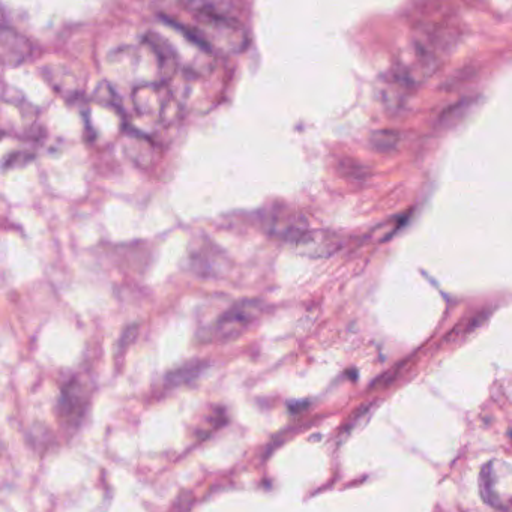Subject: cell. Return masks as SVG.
<instances>
[{"label": "cell", "mask_w": 512, "mask_h": 512, "mask_svg": "<svg viewBox=\"0 0 512 512\" xmlns=\"http://www.w3.org/2000/svg\"><path fill=\"white\" fill-rule=\"evenodd\" d=\"M191 10L196 13V26L188 31L197 38L209 52L218 55H232L244 52L248 44L247 32L241 23L226 14L218 13L209 2H193Z\"/></svg>", "instance_id": "obj_1"}, {"label": "cell", "mask_w": 512, "mask_h": 512, "mask_svg": "<svg viewBox=\"0 0 512 512\" xmlns=\"http://www.w3.org/2000/svg\"><path fill=\"white\" fill-rule=\"evenodd\" d=\"M131 100L134 112L143 121L166 125L178 118V104L164 82L136 86Z\"/></svg>", "instance_id": "obj_2"}, {"label": "cell", "mask_w": 512, "mask_h": 512, "mask_svg": "<svg viewBox=\"0 0 512 512\" xmlns=\"http://www.w3.org/2000/svg\"><path fill=\"white\" fill-rule=\"evenodd\" d=\"M481 493L485 502L496 509H512V467L505 463L487 464L481 473Z\"/></svg>", "instance_id": "obj_3"}, {"label": "cell", "mask_w": 512, "mask_h": 512, "mask_svg": "<svg viewBox=\"0 0 512 512\" xmlns=\"http://www.w3.org/2000/svg\"><path fill=\"white\" fill-rule=\"evenodd\" d=\"M262 310V302L253 301V299L238 302L217 320V331L229 337L232 332H239L245 326L250 325L254 319L259 317Z\"/></svg>", "instance_id": "obj_4"}, {"label": "cell", "mask_w": 512, "mask_h": 512, "mask_svg": "<svg viewBox=\"0 0 512 512\" xmlns=\"http://www.w3.org/2000/svg\"><path fill=\"white\" fill-rule=\"evenodd\" d=\"M293 247L298 248L299 253L308 257H329L340 248L337 236L328 232H302L295 241Z\"/></svg>", "instance_id": "obj_5"}, {"label": "cell", "mask_w": 512, "mask_h": 512, "mask_svg": "<svg viewBox=\"0 0 512 512\" xmlns=\"http://www.w3.org/2000/svg\"><path fill=\"white\" fill-rule=\"evenodd\" d=\"M32 55V46L28 40L13 29L2 31V61L5 65L16 67Z\"/></svg>", "instance_id": "obj_6"}, {"label": "cell", "mask_w": 512, "mask_h": 512, "mask_svg": "<svg viewBox=\"0 0 512 512\" xmlns=\"http://www.w3.org/2000/svg\"><path fill=\"white\" fill-rule=\"evenodd\" d=\"M85 389L77 382H71L62 392L59 409H61L62 418L74 424L76 419H82L85 415Z\"/></svg>", "instance_id": "obj_7"}, {"label": "cell", "mask_w": 512, "mask_h": 512, "mask_svg": "<svg viewBox=\"0 0 512 512\" xmlns=\"http://www.w3.org/2000/svg\"><path fill=\"white\" fill-rule=\"evenodd\" d=\"M205 368L206 364H203V362H190V364L182 365V367L176 368L172 373L167 374V383L170 386H179L193 382L202 374Z\"/></svg>", "instance_id": "obj_8"}, {"label": "cell", "mask_w": 512, "mask_h": 512, "mask_svg": "<svg viewBox=\"0 0 512 512\" xmlns=\"http://www.w3.org/2000/svg\"><path fill=\"white\" fill-rule=\"evenodd\" d=\"M398 140L400 139H398L397 134L392 133V131H380V133L374 134L371 143H373V148L376 151L389 152L397 148Z\"/></svg>", "instance_id": "obj_9"}, {"label": "cell", "mask_w": 512, "mask_h": 512, "mask_svg": "<svg viewBox=\"0 0 512 512\" xmlns=\"http://www.w3.org/2000/svg\"><path fill=\"white\" fill-rule=\"evenodd\" d=\"M137 334H139V326L131 325L122 332L121 340H119V349L121 352H125L131 344L136 340Z\"/></svg>", "instance_id": "obj_10"}]
</instances>
